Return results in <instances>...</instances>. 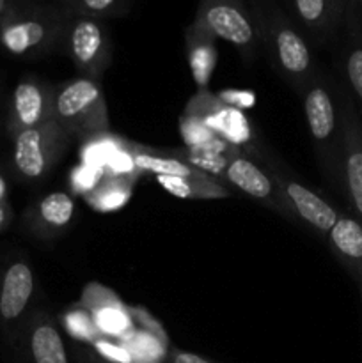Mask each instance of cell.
I'll use <instances>...</instances> for the list:
<instances>
[{
    "mask_svg": "<svg viewBox=\"0 0 362 363\" xmlns=\"http://www.w3.org/2000/svg\"><path fill=\"white\" fill-rule=\"evenodd\" d=\"M252 20L263 50L273 69L297 92H304L322 66L290 14L277 0H248Z\"/></svg>",
    "mask_w": 362,
    "mask_h": 363,
    "instance_id": "1",
    "label": "cell"
},
{
    "mask_svg": "<svg viewBox=\"0 0 362 363\" xmlns=\"http://www.w3.org/2000/svg\"><path fill=\"white\" fill-rule=\"evenodd\" d=\"M67 14L55 2L7 0L0 18V50L18 60L60 53Z\"/></svg>",
    "mask_w": 362,
    "mask_h": 363,
    "instance_id": "2",
    "label": "cell"
},
{
    "mask_svg": "<svg viewBox=\"0 0 362 363\" xmlns=\"http://www.w3.org/2000/svg\"><path fill=\"white\" fill-rule=\"evenodd\" d=\"M305 123L319 172L334 191L344 197L343 121L336 77L322 69L300 94Z\"/></svg>",
    "mask_w": 362,
    "mask_h": 363,
    "instance_id": "3",
    "label": "cell"
},
{
    "mask_svg": "<svg viewBox=\"0 0 362 363\" xmlns=\"http://www.w3.org/2000/svg\"><path fill=\"white\" fill-rule=\"evenodd\" d=\"M53 121L73 140H85L89 137L109 133V106L102 82L77 77L57 84L53 96Z\"/></svg>",
    "mask_w": 362,
    "mask_h": 363,
    "instance_id": "4",
    "label": "cell"
},
{
    "mask_svg": "<svg viewBox=\"0 0 362 363\" xmlns=\"http://www.w3.org/2000/svg\"><path fill=\"white\" fill-rule=\"evenodd\" d=\"M258 160L259 165L268 170L270 176L279 186L293 223L307 227L312 233L319 234L327 240L332 227L339 220L341 213L325 197L309 188L298 177V174L268 147L261 149Z\"/></svg>",
    "mask_w": 362,
    "mask_h": 363,
    "instance_id": "5",
    "label": "cell"
},
{
    "mask_svg": "<svg viewBox=\"0 0 362 363\" xmlns=\"http://www.w3.org/2000/svg\"><path fill=\"white\" fill-rule=\"evenodd\" d=\"M73 138L55 123L31 128L11 138L9 169L14 179L27 186L45 183Z\"/></svg>",
    "mask_w": 362,
    "mask_h": 363,
    "instance_id": "6",
    "label": "cell"
},
{
    "mask_svg": "<svg viewBox=\"0 0 362 363\" xmlns=\"http://www.w3.org/2000/svg\"><path fill=\"white\" fill-rule=\"evenodd\" d=\"M38 277L23 252H11L0 261V337L7 344L34 311Z\"/></svg>",
    "mask_w": 362,
    "mask_h": 363,
    "instance_id": "7",
    "label": "cell"
},
{
    "mask_svg": "<svg viewBox=\"0 0 362 363\" xmlns=\"http://www.w3.org/2000/svg\"><path fill=\"white\" fill-rule=\"evenodd\" d=\"M60 53L73 62L78 77L102 82L103 74L112 64L114 53L112 34L106 21L67 14Z\"/></svg>",
    "mask_w": 362,
    "mask_h": 363,
    "instance_id": "8",
    "label": "cell"
},
{
    "mask_svg": "<svg viewBox=\"0 0 362 363\" xmlns=\"http://www.w3.org/2000/svg\"><path fill=\"white\" fill-rule=\"evenodd\" d=\"M195 21L229 43L247 66L259 55V39L248 0H199Z\"/></svg>",
    "mask_w": 362,
    "mask_h": 363,
    "instance_id": "9",
    "label": "cell"
},
{
    "mask_svg": "<svg viewBox=\"0 0 362 363\" xmlns=\"http://www.w3.org/2000/svg\"><path fill=\"white\" fill-rule=\"evenodd\" d=\"M9 363H75L55 315L35 307L16 335L4 344Z\"/></svg>",
    "mask_w": 362,
    "mask_h": 363,
    "instance_id": "10",
    "label": "cell"
},
{
    "mask_svg": "<svg viewBox=\"0 0 362 363\" xmlns=\"http://www.w3.org/2000/svg\"><path fill=\"white\" fill-rule=\"evenodd\" d=\"M216 179L226 181V184L233 186L245 197L252 199L263 208L270 209L272 213L293 223V218H291L290 211L284 204L279 186L270 176L268 170L252 158H248L247 155H243L240 149H234L227 155L222 169L216 174Z\"/></svg>",
    "mask_w": 362,
    "mask_h": 363,
    "instance_id": "11",
    "label": "cell"
},
{
    "mask_svg": "<svg viewBox=\"0 0 362 363\" xmlns=\"http://www.w3.org/2000/svg\"><path fill=\"white\" fill-rule=\"evenodd\" d=\"M53 96L55 84L35 74H25L14 85L7 103L4 130L9 140L31 128L41 126L53 119Z\"/></svg>",
    "mask_w": 362,
    "mask_h": 363,
    "instance_id": "12",
    "label": "cell"
},
{
    "mask_svg": "<svg viewBox=\"0 0 362 363\" xmlns=\"http://www.w3.org/2000/svg\"><path fill=\"white\" fill-rule=\"evenodd\" d=\"M337 80L341 121H343V184L351 216L362 225V117L350 92Z\"/></svg>",
    "mask_w": 362,
    "mask_h": 363,
    "instance_id": "13",
    "label": "cell"
},
{
    "mask_svg": "<svg viewBox=\"0 0 362 363\" xmlns=\"http://www.w3.org/2000/svg\"><path fill=\"white\" fill-rule=\"evenodd\" d=\"M77 202L70 191H50L35 199L21 215L20 227L38 241H55L73 225Z\"/></svg>",
    "mask_w": 362,
    "mask_h": 363,
    "instance_id": "14",
    "label": "cell"
},
{
    "mask_svg": "<svg viewBox=\"0 0 362 363\" xmlns=\"http://www.w3.org/2000/svg\"><path fill=\"white\" fill-rule=\"evenodd\" d=\"M348 0H290L291 20L312 45H325L339 27Z\"/></svg>",
    "mask_w": 362,
    "mask_h": 363,
    "instance_id": "15",
    "label": "cell"
},
{
    "mask_svg": "<svg viewBox=\"0 0 362 363\" xmlns=\"http://www.w3.org/2000/svg\"><path fill=\"white\" fill-rule=\"evenodd\" d=\"M330 250L357 284L362 303V225L351 215L341 213L327 236Z\"/></svg>",
    "mask_w": 362,
    "mask_h": 363,
    "instance_id": "16",
    "label": "cell"
},
{
    "mask_svg": "<svg viewBox=\"0 0 362 363\" xmlns=\"http://www.w3.org/2000/svg\"><path fill=\"white\" fill-rule=\"evenodd\" d=\"M185 46H187V57L194 82L199 89H208L219 59L216 38L194 20L185 28Z\"/></svg>",
    "mask_w": 362,
    "mask_h": 363,
    "instance_id": "17",
    "label": "cell"
},
{
    "mask_svg": "<svg viewBox=\"0 0 362 363\" xmlns=\"http://www.w3.org/2000/svg\"><path fill=\"white\" fill-rule=\"evenodd\" d=\"M155 181L167 191L177 199H190V201H212V199H229L233 191L222 184L216 177L209 174H199L190 177L176 176H155Z\"/></svg>",
    "mask_w": 362,
    "mask_h": 363,
    "instance_id": "18",
    "label": "cell"
},
{
    "mask_svg": "<svg viewBox=\"0 0 362 363\" xmlns=\"http://www.w3.org/2000/svg\"><path fill=\"white\" fill-rule=\"evenodd\" d=\"M137 177L105 174L96 188L84 197L85 204L98 213H114L130 202Z\"/></svg>",
    "mask_w": 362,
    "mask_h": 363,
    "instance_id": "19",
    "label": "cell"
},
{
    "mask_svg": "<svg viewBox=\"0 0 362 363\" xmlns=\"http://www.w3.org/2000/svg\"><path fill=\"white\" fill-rule=\"evenodd\" d=\"M109 133L96 135V137H89L85 138V140H82L84 142V147H82L80 151L82 163L105 172L106 167H109L121 152L126 151L128 140L114 137V135Z\"/></svg>",
    "mask_w": 362,
    "mask_h": 363,
    "instance_id": "20",
    "label": "cell"
},
{
    "mask_svg": "<svg viewBox=\"0 0 362 363\" xmlns=\"http://www.w3.org/2000/svg\"><path fill=\"white\" fill-rule=\"evenodd\" d=\"M55 4L67 14L106 21L128 14L133 0H55Z\"/></svg>",
    "mask_w": 362,
    "mask_h": 363,
    "instance_id": "21",
    "label": "cell"
},
{
    "mask_svg": "<svg viewBox=\"0 0 362 363\" xmlns=\"http://www.w3.org/2000/svg\"><path fill=\"white\" fill-rule=\"evenodd\" d=\"M341 82L350 92L362 117V39H351L341 59Z\"/></svg>",
    "mask_w": 362,
    "mask_h": 363,
    "instance_id": "22",
    "label": "cell"
},
{
    "mask_svg": "<svg viewBox=\"0 0 362 363\" xmlns=\"http://www.w3.org/2000/svg\"><path fill=\"white\" fill-rule=\"evenodd\" d=\"M105 176V172L99 169H94L91 165H82L75 167L70 174V186L73 190V194L85 197L89 191H92L96 188V184L102 181V177Z\"/></svg>",
    "mask_w": 362,
    "mask_h": 363,
    "instance_id": "23",
    "label": "cell"
},
{
    "mask_svg": "<svg viewBox=\"0 0 362 363\" xmlns=\"http://www.w3.org/2000/svg\"><path fill=\"white\" fill-rule=\"evenodd\" d=\"M14 218L13 206L9 202V194H7V184L4 176L0 174V233H6L11 227Z\"/></svg>",
    "mask_w": 362,
    "mask_h": 363,
    "instance_id": "24",
    "label": "cell"
},
{
    "mask_svg": "<svg viewBox=\"0 0 362 363\" xmlns=\"http://www.w3.org/2000/svg\"><path fill=\"white\" fill-rule=\"evenodd\" d=\"M163 363H216L209 358L201 357L197 353H192V351L177 350V347H169V353H167Z\"/></svg>",
    "mask_w": 362,
    "mask_h": 363,
    "instance_id": "25",
    "label": "cell"
},
{
    "mask_svg": "<svg viewBox=\"0 0 362 363\" xmlns=\"http://www.w3.org/2000/svg\"><path fill=\"white\" fill-rule=\"evenodd\" d=\"M71 358H73L75 363H114L106 360V358H103L102 354L89 350V347L78 346V344H75V346L71 347Z\"/></svg>",
    "mask_w": 362,
    "mask_h": 363,
    "instance_id": "26",
    "label": "cell"
},
{
    "mask_svg": "<svg viewBox=\"0 0 362 363\" xmlns=\"http://www.w3.org/2000/svg\"><path fill=\"white\" fill-rule=\"evenodd\" d=\"M6 4H7V0H0V18H2L4 9H6Z\"/></svg>",
    "mask_w": 362,
    "mask_h": 363,
    "instance_id": "27",
    "label": "cell"
}]
</instances>
